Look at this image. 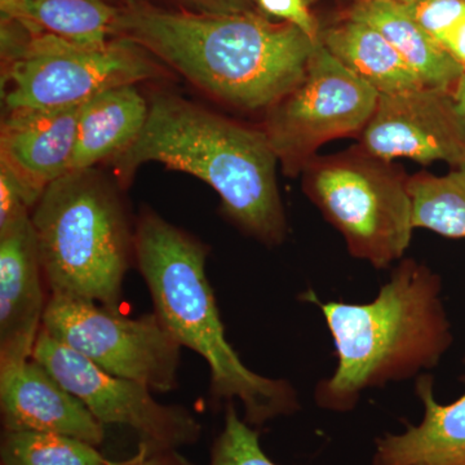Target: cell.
Wrapping results in <instances>:
<instances>
[{
  "label": "cell",
  "mask_w": 465,
  "mask_h": 465,
  "mask_svg": "<svg viewBox=\"0 0 465 465\" xmlns=\"http://www.w3.org/2000/svg\"><path fill=\"white\" fill-rule=\"evenodd\" d=\"M35 204L7 168L0 166V232L30 216Z\"/></svg>",
  "instance_id": "24"
},
{
  "label": "cell",
  "mask_w": 465,
  "mask_h": 465,
  "mask_svg": "<svg viewBox=\"0 0 465 465\" xmlns=\"http://www.w3.org/2000/svg\"><path fill=\"white\" fill-rule=\"evenodd\" d=\"M463 363H464V366H465V356H464V358H463Z\"/></svg>",
  "instance_id": "31"
},
{
  "label": "cell",
  "mask_w": 465,
  "mask_h": 465,
  "mask_svg": "<svg viewBox=\"0 0 465 465\" xmlns=\"http://www.w3.org/2000/svg\"><path fill=\"white\" fill-rule=\"evenodd\" d=\"M416 396L424 406L419 425L376 440L374 465H465V391L448 405L437 402L432 375H419Z\"/></svg>",
  "instance_id": "15"
},
{
  "label": "cell",
  "mask_w": 465,
  "mask_h": 465,
  "mask_svg": "<svg viewBox=\"0 0 465 465\" xmlns=\"http://www.w3.org/2000/svg\"><path fill=\"white\" fill-rule=\"evenodd\" d=\"M32 358L104 425L131 428L142 443L155 449L177 450L200 439L202 425L191 411L162 405L146 385L104 371L43 329Z\"/></svg>",
  "instance_id": "10"
},
{
  "label": "cell",
  "mask_w": 465,
  "mask_h": 465,
  "mask_svg": "<svg viewBox=\"0 0 465 465\" xmlns=\"http://www.w3.org/2000/svg\"><path fill=\"white\" fill-rule=\"evenodd\" d=\"M442 47L455 58L465 73V18L446 35Z\"/></svg>",
  "instance_id": "28"
},
{
  "label": "cell",
  "mask_w": 465,
  "mask_h": 465,
  "mask_svg": "<svg viewBox=\"0 0 465 465\" xmlns=\"http://www.w3.org/2000/svg\"><path fill=\"white\" fill-rule=\"evenodd\" d=\"M146 162L203 180L222 198L226 215L262 243L280 244L286 238L278 157L264 131L159 94L150 103L142 134L114 158L116 173L124 182Z\"/></svg>",
  "instance_id": "3"
},
{
  "label": "cell",
  "mask_w": 465,
  "mask_h": 465,
  "mask_svg": "<svg viewBox=\"0 0 465 465\" xmlns=\"http://www.w3.org/2000/svg\"><path fill=\"white\" fill-rule=\"evenodd\" d=\"M116 465H193L177 452V450L155 449L140 443L139 451L133 458Z\"/></svg>",
  "instance_id": "26"
},
{
  "label": "cell",
  "mask_w": 465,
  "mask_h": 465,
  "mask_svg": "<svg viewBox=\"0 0 465 465\" xmlns=\"http://www.w3.org/2000/svg\"><path fill=\"white\" fill-rule=\"evenodd\" d=\"M402 5L418 26L440 45L465 18V0H411Z\"/></svg>",
  "instance_id": "23"
},
{
  "label": "cell",
  "mask_w": 465,
  "mask_h": 465,
  "mask_svg": "<svg viewBox=\"0 0 465 465\" xmlns=\"http://www.w3.org/2000/svg\"><path fill=\"white\" fill-rule=\"evenodd\" d=\"M3 84L8 112L84 105L101 92L157 75L148 52L121 38L73 45L2 17Z\"/></svg>",
  "instance_id": "6"
},
{
  "label": "cell",
  "mask_w": 465,
  "mask_h": 465,
  "mask_svg": "<svg viewBox=\"0 0 465 465\" xmlns=\"http://www.w3.org/2000/svg\"><path fill=\"white\" fill-rule=\"evenodd\" d=\"M208 15H241L250 14L255 7L253 0H185Z\"/></svg>",
  "instance_id": "27"
},
{
  "label": "cell",
  "mask_w": 465,
  "mask_h": 465,
  "mask_svg": "<svg viewBox=\"0 0 465 465\" xmlns=\"http://www.w3.org/2000/svg\"><path fill=\"white\" fill-rule=\"evenodd\" d=\"M0 11L34 32L88 48L112 41L121 14L104 0H0Z\"/></svg>",
  "instance_id": "19"
},
{
  "label": "cell",
  "mask_w": 465,
  "mask_h": 465,
  "mask_svg": "<svg viewBox=\"0 0 465 465\" xmlns=\"http://www.w3.org/2000/svg\"><path fill=\"white\" fill-rule=\"evenodd\" d=\"M208 250L188 232L145 210L134 229V259L154 312L182 347L210 366L211 394L240 400L244 420L262 425L300 409L298 391L283 379L256 374L225 338L215 295L206 274Z\"/></svg>",
  "instance_id": "4"
},
{
  "label": "cell",
  "mask_w": 465,
  "mask_h": 465,
  "mask_svg": "<svg viewBox=\"0 0 465 465\" xmlns=\"http://www.w3.org/2000/svg\"><path fill=\"white\" fill-rule=\"evenodd\" d=\"M360 149L385 162L409 158L421 164L442 161L464 167L465 118L454 91L423 85L379 94L361 133Z\"/></svg>",
  "instance_id": "11"
},
{
  "label": "cell",
  "mask_w": 465,
  "mask_h": 465,
  "mask_svg": "<svg viewBox=\"0 0 465 465\" xmlns=\"http://www.w3.org/2000/svg\"><path fill=\"white\" fill-rule=\"evenodd\" d=\"M210 465H278L260 445L259 432L242 420L232 402L226 405L224 428L211 451Z\"/></svg>",
  "instance_id": "22"
},
{
  "label": "cell",
  "mask_w": 465,
  "mask_h": 465,
  "mask_svg": "<svg viewBox=\"0 0 465 465\" xmlns=\"http://www.w3.org/2000/svg\"><path fill=\"white\" fill-rule=\"evenodd\" d=\"M409 192L415 229L465 240V166L443 176L418 173L409 177Z\"/></svg>",
  "instance_id": "20"
},
{
  "label": "cell",
  "mask_w": 465,
  "mask_h": 465,
  "mask_svg": "<svg viewBox=\"0 0 465 465\" xmlns=\"http://www.w3.org/2000/svg\"><path fill=\"white\" fill-rule=\"evenodd\" d=\"M349 17L381 32L424 87L454 91L464 74L455 58L418 26L402 5L388 0H358Z\"/></svg>",
  "instance_id": "17"
},
{
  "label": "cell",
  "mask_w": 465,
  "mask_h": 465,
  "mask_svg": "<svg viewBox=\"0 0 465 465\" xmlns=\"http://www.w3.org/2000/svg\"><path fill=\"white\" fill-rule=\"evenodd\" d=\"M388 2L397 3V5H407V3L411 2V0H388Z\"/></svg>",
  "instance_id": "30"
},
{
  "label": "cell",
  "mask_w": 465,
  "mask_h": 465,
  "mask_svg": "<svg viewBox=\"0 0 465 465\" xmlns=\"http://www.w3.org/2000/svg\"><path fill=\"white\" fill-rule=\"evenodd\" d=\"M118 33L211 96L244 110L272 108L289 94L320 43L255 12L189 14L140 5L119 14Z\"/></svg>",
  "instance_id": "1"
},
{
  "label": "cell",
  "mask_w": 465,
  "mask_h": 465,
  "mask_svg": "<svg viewBox=\"0 0 465 465\" xmlns=\"http://www.w3.org/2000/svg\"><path fill=\"white\" fill-rule=\"evenodd\" d=\"M304 173L305 193L351 256L376 269L405 256L415 229L409 177L361 149L314 157Z\"/></svg>",
  "instance_id": "7"
},
{
  "label": "cell",
  "mask_w": 465,
  "mask_h": 465,
  "mask_svg": "<svg viewBox=\"0 0 465 465\" xmlns=\"http://www.w3.org/2000/svg\"><path fill=\"white\" fill-rule=\"evenodd\" d=\"M149 105L134 84L110 88L84 104L69 173L92 170L133 145L148 121Z\"/></svg>",
  "instance_id": "16"
},
{
  "label": "cell",
  "mask_w": 465,
  "mask_h": 465,
  "mask_svg": "<svg viewBox=\"0 0 465 465\" xmlns=\"http://www.w3.org/2000/svg\"><path fill=\"white\" fill-rule=\"evenodd\" d=\"M378 97L318 43L302 81L268 109L264 133L284 170L298 173L324 143L362 133Z\"/></svg>",
  "instance_id": "9"
},
{
  "label": "cell",
  "mask_w": 465,
  "mask_h": 465,
  "mask_svg": "<svg viewBox=\"0 0 465 465\" xmlns=\"http://www.w3.org/2000/svg\"><path fill=\"white\" fill-rule=\"evenodd\" d=\"M320 43L379 94L423 87L396 48L369 24L348 17L338 25L322 30Z\"/></svg>",
  "instance_id": "18"
},
{
  "label": "cell",
  "mask_w": 465,
  "mask_h": 465,
  "mask_svg": "<svg viewBox=\"0 0 465 465\" xmlns=\"http://www.w3.org/2000/svg\"><path fill=\"white\" fill-rule=\"evenodd\" d=\"M455 99H457L459 109L465 118V73L459 79L457 87L454 88Z\"/></svg>",
  "instance_id": "29"
},
{
  "label": "cell",
  "mask_w": 465,
  "mask_h": 465,
  "mask_svg": "<svg viewBox=\"0 0 465 465\" xmlns=\"http://www.w3.org/2000/svg\"><path fill=\"white\" fill-rule=\"evenodd\" d=\"M265 14L283 20V23L299 27L313 41H320L321 30L312 16L305 0H253Z\"/></svg>",
  "instance_id": "25"
},
{
  "label": "cell",
  "mask_w": 465,
  "mask_h": 465,
  "mask_svg": "<svg viewBox=\"0 0 465 465\" xmlns=\"http://www.w3.org/2000/svg\"><path fill=\"white\" fill-rule=\"evenodd\" d=\"M42 329L109 374L162 393L177 387L182 345L155 312L124 318L91 300L51 293Z\"/></svg>",
  "instance_id": "8"
},
{
  "label": "cell",
  "mask_w": 465,
  "mask_h": 465,
  "mask_svg": "<svg viewBox=\"0 0 465 465\" xmlns=\"http://www.w3.org/2000/svg\"><path fill=\"white\" fill-rule=\"evenodd\" d=\"M82 106L8 112L0 130V166L36 204L48 185L69 173Z\"/></svg>",
  "instance_id": "14"
},
{
  "label": "cell",
  "mask_w": 465,
  "mask_h": 465,
  "mask_svg": "<svg viewBox=\"0 0 465 465\" xmlns=\"http://www.w3.org/2000/svg\"><path fill=\"white\" fill-rule=\"evenodd\" d=\"M0 414L3 430L63 434L97 448L105 439V425L34 358L0 367Z\"/></svg>",
  "instance_id": "13"
},
{
  "label": "cell",
  "mask_w": 465,
  "mask_h": 465,
  "mask_svg": "<svg viewBox=\"0 0 465 465\" xmlns=\"http://www.w3.org/2000/svg\"><path fill=\"white\" fill-rule=\"evenodd\" d=\"M302 299L320 307L331 332L338 366L316 385L321 409L349 412L363 391L403 381L439 366L454 342L442 281L428 266L402 260L366 304Z\"/></svg>",
  "instance_id": "2"
},
{
  "label": "cell",
  "mask_w": 465,
  "mask_h": 465,
  "mask_svg": "<svg viewBox=\"0 0 465 465\" xmlns=\"http://www.w3.org/2000/svg\"><path fill=\"white\" fill-rule=\"evenodd\" d=\"M30 217L51 293L119 313L134 232L108 182L94 170L67 173L47 186Z\"/></svg>",
  "instance_id": "5"
},
{
  "label": "cell",
  "mask_w": 465,
  "mask_h": 465,
  "mask_svg": "<svg viewBox=\"0 0 465 465\" xmlns=\"http://www.w3.org/2000/svg\"><path fill=\"white\" fill-rule=\"evenodd\" d=\"M30 216L0 232V367L32 358L47 305Z\"/></svg>",
  "instance_id": "12"
},
{
  "label": "cell",
  "mask_w": 465,
  "mask_h": 465,
  "mask_svg": "<svg viewBox=\"0 0 465 465\" xmlns=\"http://www.w3.org/2000/svg\"><path fill=\"white\" fill-rule=\"evenodd\" d=\"M97 446L63 434L3 430L0 465H116Z\"/></svg>",
  "instance_id": "21"
}]
</instances>
